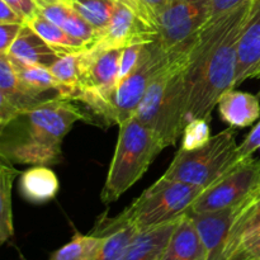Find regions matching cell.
Wrapping results in <instances>:
<instances>
[{"instance_id": "cell-5", "label": "cell", "mask_w": 260, "mask_h": 260, "mask_svg": "<svg viewBox=\"0 0 260 260\" xmlns=\"http://www.w3.org/2000/svg\"><path fill=\"white\" fill-rule=\"evenodd\" d=\"M118 140L109 165L101 200L116 202L147 172L155 157L164 150L156 135L135 116L118 124Z\"/></svg>"}, {"instance_id": "cell-26", "label": "cell", "mask_w": 260, "mask_h": 260, "mask_svg": "<svg viewBox=\"0 0 260 260\" xmlns=\"http://www.w3.org/2000/svg\"><path fill=\"white\" fill-rule=\"evenodd\" d=\"M116 0H69V5L102 33L106 30Z\"/></svg>"}, {"instance_id": "cell-30", "label": "cell", "mask_w": 260, "mask_h": 260, "mask_svg": "<svg viewBox=\"0 0 260 260\" xmlns=\"http://www.w3.org/2000/svg\"><path fill=\"white\" fill-rule=\"evenodd\" d=\"M144 47L145 45H131L123 48L121 55V62H119L118 81L126 78L136 68L140 58H141Z\"/></svg>"}, {"instance_id": "cell-35", "label": "cell", "mask_w": 260, "mask_h": 260, "mask_svg": "<svg viewBox=\"0 0 260 260\" xmlns=\"http://www.w3.org/2000/svg\"><path fill=\"white\" fill-rule=\"evenodd\" d=\"M20 109L14 104V102L7 95L3 90H0V119L5 122H10L20 113Z\"/></svg>"}, {"instance_id": "cell-4", "label": "cell", "mask_w": 260, "mask_h": 260, "mask_svg": "<svg viewBox=\"0 0 260 260\" xmlns=\"http://www.w3.org/2000/svg\"><path fill=\"white\" fill-rule=\"evenodd\" d=\"M203 189L161 177L118 216L99 220L91 234L122 225H132L139 231L164 225L187 213Z\"/></svg>"}, {"instance_id": "cell-9", "label": "cell", "mask_w": 260, "mask_h": 260, "mask_svg": "<svg viewBox=\"0 0 260 260\" xmlns=\"http://www.w3.org/2000/svg\"><path fill=\"white\" fill-rule=\"evenodd\" d=\"M210 0H167L157 19V41L165 51L190 42L207 23Z\"/></svg>"}, {"instance_id": "cell-12", "label": "cell", "mask_w": 260, "mask_h": 260, "mask_svg": "<svg viewBox=\"0 0 260 260\" xmlns=\"http://www.w3.org/2000/svg\"><path fill=\"white\" fill-rule=\"evenodd\" d=\"M240 205L208 212H188L202 244L203 255L201 260H222L229 233L240 211Z\"/></svg>"}, {"instance_id": "cell-27", "label": "cell", "mask_w": 260, "mask_h": 260, "mask_svg": "<svg viewBox=\"0 0 260 260\" xmlns=\"http://www.w3.org/2000/svg\"><path fill=\"white\" fill-rule=\"evenodd\" d=\"M80 53H65L61 55L52 65L50 66V71L52 75L57 79L63 85L70 86L74 89V93L79 86V79H80ZM73 96V95H71Z\"/></svg>"}, {"instance_id": "cell-22", "label": "cell", "mask_w": 260, "mask_h": 260, "mask_svg": "<svg viewBox=\"0 0 260 260\" xmlns=\"http://www.w3.org/2000/svg\"><path fill=\"white\" fill-rule=\"evenodd\" d=\"M18 170L0 154V246L14 234L12 211V188Z\"/></svg>"}, {"instance_id": "cell-39", "label": "cell", "mask_w": 260, "mask_h": 260, "mask_svg": "<svg viewBox=\"0 0 260 260\" xmlns=\"http://www.w3.org/2000/svg\"><path fill=\"white\" fill-rule=\"evenodd\" d=\"M259 200H260V183H259L258 185H256L255 188H254L253 190H251L250 193H249L248 197H246L245 200H244L243 202H241L240 207H241V208L246 207V206L251 205V203L256 202V201H259Z\"/></svg>"}, {"instance_id": "cell-21", "label": "cell", "mask_w": 260, "mask_h": 260, "mask_svg": "<svg viewBox=\"0 0 260 260\" xmlns=\"http://www.w3.org/2000/svg\"><path fill=\"white\" fill-rule=\"evenodd\" d=\"M25 24L29 25L41 38H43L51 47L55 48L61 55L84 52V51H86L89 48L88 45H85L81 41L76 40V38L71 37L62 28L58 27L57 24H55L51 20H48L41 13L35 15Z\"/></svg>"}, {"instance_id": "cell-41", "label": "cell", "mask_w": 260, "mask_h": 260, "mask_svg": "<svg viewBox=\"0 0 260 260\" xmlns=\"http://www.w3.org/2000/svg\"><path fill=\"white\" fill-rule=\"evenodd\" d=\"M4 124H5V122L0 119V131H2V128H3V127H4Z\"/></svg>"}, {"instance_id": "cell-42", "label": "cell", "mask_w": 260, "mask_h": 260, "mask_svg": "<svg viewBox=\"0 0 260 260\" xmlns=\"http://www.w3.org/2000/svg\"><path fill=\"white\" fill-rule=\"evenodd\" d=\"M259 183H260V180H259ZM259 183H258V184H259ZM258 184H256V185H258Z\"/></svg>"}, {"instance_id": "cell-40", "label": "cell", "mask_w": 260, "mask_h": 260, "mask_svg": "<svg viewBox=\"0 0 260 260\" xmlns=\"http://www.w3.org/2000/svg\"><path fill=\"white\" fill-rule=\"evenodd\" d=\"M36 3L38 4V8L46 4H51V3H65L69 5V0H36Z\"/></svg>"}, {"instance_id": "cell-8", "label": "cell", "mask_w": 260, "mask_h": 260, "mask_svg": "<svg viewBox=\"0 0 260 260\" xmlns=\"http://www.w3.org/2000/svg\"><path fill=\"white\" fill-rule=\"evenodd\" d=\"M260 180V161H239L226 174L202 190L188 212H208L240 205Z\"/></svg>"}, {"instance_id": "cell-29", "label": "cell", "mask_w": 260, "mask_h": 260, "mask_svg": "<svg viewBox=\"0 0 260 260\" xmlns=\"http://www.w3.org/2000/svg\"><path fill=\"white\" fill-rule=\"evenodd\" d=\"M225 260H260V229L246 236Z\"/></svg>"}, {"instance_id": "cell-32", "label": "cell", "mask_w": 260, "mask_h": 260, "mask_svg": "<svg viewBox=\"0 0 260 260\" xmlns=\"http://www.w3.org/2000/svg\"><path fill=\"white\" fill-rule=\"evenodd\" d=\"M22 25V23H0V56L8 55Z\"/></svg>"}, {"instance_id": "cell-14", "label": "cell", "mask_w": 260, "mask_h": 260, "mask_svg": "<svg viewBox=\"0 0 260 260\" xmlns=\"http://www.w3.org/2000/svg\"><path fill=\"white\" fill-rule=\"evenodd\" d=\"M60 56V52L51 47L25 23L22 25L8 52L10 60L24 65H38L43 68H50Z\"/></svg>"}, {"instance_id": "cell-33", "label": "cell", "mask_w": 260, "mask_h": 260, "mask_svg": "<svg viewBox=\"0 0 260 260\" xmlns=\"http://www.w3.org/2000/svg\"><path fill=\"white\" fill-rule=\"evenodd\" d=\"M4 2L22 18L24 23H28L40 13V8L36 0H4Z\"/></svg>"}, {"instance_id": "cell-24", "label": "cell", "mask_w": 260, "mask_h": 260, "mask_svg": "<svg viewBox=\"0 0 260 260\" xmlns=\"http://www.w3.org/2000/svg\"><path fill=\"white\" fill-rule=\"evenodd\" d=\"M139 230L135 226L122 225L98 234L96 236H102L103 243L95 260H119Z\"/></svg>"}, {"instance_id": "cell-28", "label": "cell", "mask_w": 260, "mask_h": 260, "mask_svg": "<svg viewBox=\"0 0 260 260\" xmlns=\"http://www.w3.org/2000/svg\"><path fill=\"white\" fill-rule=\"evenodd\" d=\"M210 121L206 119H192L185 124L183 129L182 146L183 150H196L205 146L211 140Z\"/></svg>"}, {"instance_id": "cell-36", "label": "cell", "mask_w": 260, "mask_h": 260, "mask_svg": "<svg viewBox=\"0 0 260 260\" xmlns=\"http://www.w3.org/2000/svg\"><path fill=\"white\" fill-rule=\"evenodd\" d=\"M0 23H22L24 24L22 18L4 0H0Z\"/></svg>"}, {"instance_id": "cell-10", "label": "cell", "mask_w": 260, "mask_h": 260, "mask_svg": "<svg viewBox=\"0 0 260 260\" xmlns=\"http://www.w3.org/2000/svg\"><path fill=\"white\" fill-rule=\"evenodd\" d=\"M159 37V29L121 0H116L108 25L95 45L109 48H124L131 45H146Z\"/></svg>"}, {"instance_id": "cell-37", "label": "cell", "mask_w": 260, "mask_h": 260, "mask_svg": "<svg viewBox=\"0 0 260 260\" xmlns=\"http://www.w3.org/2000/svg\"><path fill=\"white\" fill-rule=\"evenodd\" d=\"M121 2H123V3H126V4H128L129 7L134 8V9L136 10V12L139 13V14H141L142 17L146 18L147 20H150V22H151V23H154V24L157 27L156 20L154 19V17H152L151 13L149 12V9H147L146 5L144 4V2H142V0H121ZM157 29H159V28H157Z\"/></svg>"}, {"instance_id": "cell-17", "label": "cell", "mask_w": 260, "mask_h": 260, "mask_svg": "<svg viewBox=\"0 0 260 260\" xmlns=\"http://www.w3.org/2000/svg\"><path fill=\"white\" fill-rule=\"evenodd\" d=\"M180 217L174 221L139 231L119 260H157L165 250Z\"/></svg>"}, {"instance_id": "cell-6", "label": "cell", "mask_w": 260, "mask_h": 260, "mask_svg": "<svg viewBox=\"0 0 260 260\" xmlns=\"http://www.w3.org/2000/svg\"><path fill=\"white\" fill-rule=\"evenodd\" d=\"M236 152L235 134L225 129L200 149H179L162 177L207 188L236 164Z\"/></svg>"}, {"instance_id": "cell-19", "label": "cell", "mask_w": 260, "mask_h": 260, "mask_svg": "<svg viewBox=\"0 0 260 260\" xmlns=\"http://www.w3.org/2000/svg\"><path fill=\"white\" fill-rule=\"evenodd\" d=\"M19 189L23 197L29 202L46 203L56 197L60 183L50 168L33 165L20 174Z\"/></svg>"}, {"instance_id": "cell-15", "label": "cell", "mask_w": 260, "mask_h": 260, "mask_svg": "<svg viewBox=\"0 0 260 260\" xmlns=\"http://www.w3.org/2000/svg\"><path fill=\"white\" fill-rule=\"evenodd\" d=\"M217 107L222 121L231 127H248L260 117L259 96L236 89L225 91Z\"/></svg>"}, {"instance_id": "cell-25", "label": "cell", "mask_w": 260, "mask_h": 260, "mask_svg": "<svg viewBox=\"0 0 260 260\" xmlns=\"http://www.w3.org/2000/svg\"><path fill=\"white\" fill-rule=\"evenodd\" d=\"M102 243V236L76 234L68 244L52 253L48 260H95Z\"/></svg>"}, {"instance_id": "cell-3", "label": "cell", "mask_w": 260, "mask_h": 260, "mask_svg": "<svg viewBox=\"0 0 260 260\" xmlns=\"http://www.w3.org/2000/svg\"><path fill=\"white\" fill-rule=\"evenodd\" d=\"M192 42L193 40L170 51L169 61L152 79L134 114L156 135L164 149L175 145L185 127L189 98L187 74Z\"/></svg>"}, {"instance_id": "cell-13", "label": "cell", "mask_w": 260, "mask_h": 260, "mask_svg": "<svg viewBox=\"0 0 260 260\" xmlns=\"http://www.w3.org/2000/svg\"><path fill=\"white\" fill-rule=\"evenodd\" d=\"M248 79H260V0H253L250 17L239 40L234 89Z\"/></svg>"}, {"instance_id": "cell-18", "label": "cell", "mask_w": 260, "mask_h": 260, "mask_svg": "<svg viewBox=\"0 0 260 260\" xmlns=\"http://www.w3.org/2000/svg\"><path fill=\"white\" fill-rule=\"evenodd\" d=\"M203 248L189 213H184L175 226L168 245L157 260H201Z\"/></svg>"}, {"instance_id": "cell-2", "label": "cell", "mask_w": 260, "mask_h": 260, "mask_svg": "<svg viewBox=\"0 0 260 260\" xmlns=\"http://www.w3.org/2000/svg\"><path fill=\"white\" fill-rule=\"evenodd\" d=\"M85 113L74 102L55 98L22 111L0 131V154L10 162L53 165L61 160V142Z\"/></svg>"}, {"instance_id": "cell-38", "label": "cell", "mask_w": 260, "mask_h": 260, "mask_svg": "<svg viewBox=\"0 0 260 260\" xmlns=\"http://www.w3.org/2000/svg\"><path fill=\"white\" fill-rule=\"evenodd\" d=\"M142 2H144V4L146 5V8L149 9V12L151 13V15L154 17V19L156 20V23H157L159 15H160V13H161V10H162V8H164L167 0H142Z\"/></svg>"}, {"instance_id": "cell-7", "label": "cell", "mask_w": 260, "mask_h": 260, "mask_svg": "<svg viewBox=\"0 0 260 260\" xmlns=\"http://www.w3.org/2000/svg\"><path fill=\"white\" fill-rule=\"evenodd\" d=\"M169 58L170 52L165 51L157 40L145 45L137 66L131 74L118 81L112 96L117 124L134 116L152 79L167 65Z\"/></svg>"}, {"instance_id": "cell-31", "label": "cell", "mask_w": 260, "mask_h": 260, "mask_svg": "<svg viewBox=\"0 0 260 260\" xmlns=\"http://www.w3.org/2000/svg\"><path fill=\"white\" fill-rule=\"evenodd\" d=\"M258 149H260V122L254 127L253 131L245 137L243 144L238 146L236 162L243 161V160L248 159V157H251Z\"/></svg>"}, {"instance_id": "cell-34", "label": "cell", "mask_w": 260, "mask_h": 260, "mask_svg": "<svg viewBox=\"0 0 260 260\" xmlns=\"http://www.w3.org/2000/svg\"><path fill=\"white\" fill-rule=\"evenodd\" d=\"M245 0H210V12H208V20L216 19L221 15L226 14L230 10L235 9ZM207 20V22H208Z\"/></svg>"}, {"instance_id": "cell-16", "label": "cell", "mask_w": 260, "mask_h": 260, "mask_svg": "<svg viewBox=\"0 0 260 260\" xmlns=\"http://www.w3.org/2000/svg\"><path fill=\"white\" fill-rule=\"evenodd\" d=\"M40 13L48 20L62 28L68 35L81 41L89 48L102 38V33L86 22L79 13L65 3H51L40 7Z\"/></svg>"}, {"instance_id": "cell-11", "label": "cell", "mask_w": 260, "mask_h": 260, "mask_svg": "<svg viewBox=\"0 0 260 260\" xmlns=\"http://www.w3.org/2000/svg\"><path fill=\"white\" fill-rule=\"evenodd\" d=\"M123 48L94 45L80 53V79L76 90H98L114 93L118 84L119 62Z\"/></svg>"}, {"instance_id": "cell-23", "label": "cell", "mask_w": 260, "mask_h": 260, "mask_svg": "<svg viewBox=\"0 0 260 260\" xmlns=\"http://www.w3.org/2000/svg\"><path fill=\"white\" fill-rule=\"evenodd\" d=\"M260 229V200L239 211L235 217L231 230L229 233L228 241H226L223 258L225 260L231 254V251L250 234L255 233Z\"/></svg>"}, {"instance_id": "cell-1", "label": "cell", "mask_w": 260, "mask_h": 260, "mask_svg": "<svg viewBox=\"0 0 260 260\" xmlns=\"http://www.w3.org/2000/svg\"><path fill=\"white\" fill-rule=\"evenodd\" d=\"M253 0L208 20L193 38L188 62L189 88L185 124L192 119L210 121L225 91L234 89L238 45L250 17Z\"/></svg>"}, {"instance_id": "cell-20", "label": "cell", "mask_w": 260, "mask_h": 260, "mask_svg": "<svg viewBox=\"0 0 260 260\" xmlns=\"http://www.w3.org/2000/svg\"><path fill=\"white\" fill-rule=\"evenodd\" d=\"M0 90L4 91L20 111H25L46 101L61 96L36 93L25 86L18 78L12 61L7 56H0Z\"/></svg>"}]
</instances>
